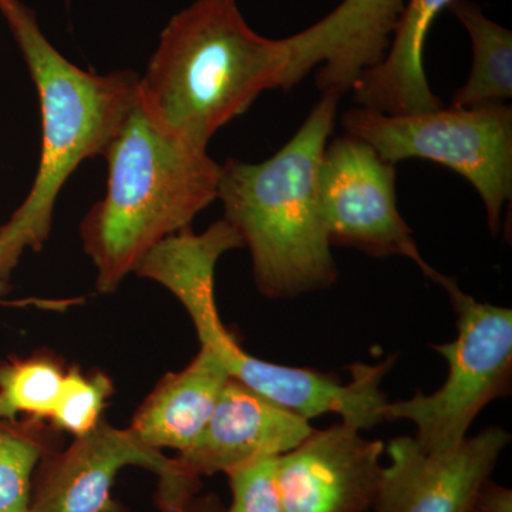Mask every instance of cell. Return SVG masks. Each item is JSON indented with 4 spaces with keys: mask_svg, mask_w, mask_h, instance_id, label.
Masks as SVG:
<instances>
[{
    "mask_svg": "<svg viewBox=\"0 0 512 512\" xmlns=\"http://www.w3.org/2000/svg\"><path fill=\"white\" fill-rule=\"evenodd\" d=\"M10 291V285L9 282L3 281V279H0V303L2 302L3 296L8 295Z\"/></svg>",
    "mask_w": 512,
    "mask_h": 512,
    "instance_id": "23",
    "label": "cell"
},
{
    "mask_svg": "<svg viewBox=\"0 0 512 512\" xmlns=\"http://www.w3.org/2000/svg\"><path fill=\"white\" fill-rule=\"evenodd\" d=\"M167 512H225V505L215 494H198L181 507Z\"/></svg>",
    "mask_w": 512,
    "mask_h": 512,
    "instance_id": "22",
    "label": "cell"
},
{
    "mask_svg": "<svg viewBox=\"0 0 512 512\" xmlns=\"http://www.w3.org/2000/svg\"><path fill=\"white\" fill-rule=\"evenodd\" d=\"M345 134L369 144L383 160L419 158L446 165L476 188L491 234L512 197V109L488 104L473 109L389 116L355 107L343 114Z\"/></svg>",
    "mask_w": 512,
    "mask_h": 512,
    "instance_id": "7",
    "label": "cell"
},
{
    "mask_svg": "<svg viewBox=\"0 0 512 512\" xmlns=\"http://www.w3.org/2000/svg\"><path fill=\"white\" fill-rule=\"evenodd\" d=\"M457 313V338L431 345L446 359L448 375L437 392L389 402L384 421L406 420L427 453H444L467 437L471 424L493 400L508 396L512 380V311L478 302L441 275L437 282Z\"/></svg>",
    "mask_w": 512,
    "mask_h": 512,
    "instance_id": "6",
    "label": "cell"
},
{
    "mask_svg": "<svg viewBox=\"0 0 512 512\" xmlns=\"http://www.w3.org/2000/svg\"><path fill=\"white\" fill-rule=\"evenodd\" d=\"M466 28L473 49V64L467 83L453 97L451 107L473 109L504 104L512 96V33L484 15L471 0L450 5Z\"/></svg>",
    "mask_w": 512,
    "mask_h": 512,
    "instance_id": "16",
    "label": "cell"
},
{
    "mask_svg": "<svg viewBox=\"0 0 512 512\" xmlns=\"http://www.w3.org/2000/svg\"><path fill=\"white\" fill-rule=\"evenodd\" d=\"M510 440L507 430L488 427L444 453H427L414 437H397L387 444L390 463L372 510L467 512Z\"/></svg>",
    "mask_w": 512,
    "mask_h": 512,
    "instance_id": "10",
    "label": "cell"
},
{
    "mask_svg": "<svg viewBox=\"0 0 512 512\" xmlns=\"http://www.w3.org/2000/svg\"><path fill=\"white\" fill-rule=\"evenodd\" d=\"M384 443L340 423L313 430L276 458V484L286 512H365L382 480Z\"/></svg>",
    "mask_w": 512,
    "mask_h": 512,
    "instance_id": "11",
    "label": "cell"
},
{
    "mask_svg": "<svg viewBox=\"0 0 512 512\" xmlns=\"http://www.w3.org/2000/svg\"><path fill=\"white\" fill-rule=\"evenodd\" d=\"M67 369L53 353L0 360V419L49 421Z\"/></svg>",
    "mask_w": 512,
    "mask_h": 512,
    "instance_id": "18",
    "label": "cell"
},
{
    "mask_svg": "<svg viewBox=\"0 0 512 512\" xmlns=\"http://www.w3.org/2000/svg\"><path fill=\"white\" fill-rule=\"evenodd\" d=\"M404 5L406 0H342L325 18L289 36L296 84L318 67L322 92L352 90L386 56Z\"/></svg>",
    "mask_w": 512,
    "mask_h": 512,
    "instance_id": "13",
    "label": "cell"
},
{
    "mask_svg": "<svg viewBox=\"0 0 512 512\" xmlns=\"http://www.w3.org/2000/svg\"><path fill=\"white\" fill-rule=\"evenodd\" d=\"M453 2L406 0L386 56L373 69L363 73L353 86L357 107L389 116L443 109V101L427 82L423 52L431 25Z\"/></svg>",
    "mask_w": 512,
    "mask_h": 512,
    "instance_id": "14",
    "label": "cell"
},
{
    "mask_svg": "<svg viewBox=\"0 0 512 512\" xmlns=\"http://www.w3.org/2000/svg\"><path fill=\"white\" fill-rule=\"evenodd\" d=\"M309 420L229 377L207 426L190 448L175 456L184 476L232 473L279 457L313 433Z\"/></svg>",
    "mask_w": 512,
    "mask_h": 512,
    "instance_id": "12",
    "label": "cell"
},
{
    "mask_svg": "<svg viewBox=\"0 0 512 512\" xmlns=\"http://www.w3.org/2000/svg\"><path fill=\"white\" fill-rule=\"evenodd\" d=\"M113 394V380L106 373H86L77 366L70 367L49 423L60 433L84 436L103 420L104 409Z\"/></svg>",
    "mask_w": 512,
    "mask_h": 512,
    "instance_id": "19",
    "label": "cell"
},
{
    "mask_svg": "<svg viewBox=\"0 0 512 512\" xmlns=\"http://www.w3.org/2000/svg\"><path fill=\"white\" fill-rule=\"evenodd\" d=\"M103 157L106 192L83 218L80 238L97 271V292L111 295L144 255L217 200L221 165L161 130L140 97Z\"/></svg>",
    "mask_w": 512,
    "mask_h": 512,
    "instance_id": "4",
    "label": "cell"
},
{
    "mask_svg": "<svg viewBox=\"0 0 512 512\" xmlns=\"http://www.w3.org/2000/svg\"><path fill=\"white\" fill-rule=\"evenodd\" d=\"M229 377L220 360L200 348L183 370L161 377L128 429L154 450L183 453L207 426Z\"/></svg>",
    "mask_w": 512,
    "mask_h": 512,
    "instance_id": "15",
    "label": "cell"
},
{
    "mask_svg": "<svg viewBox=\"0 0 512 512\" xmlns=\"http://www.w3.org/2000/svg\"><path fill=\"white\" fill-rule=\"evenodd\" d=\"M295 84L289 37L258 35L237 0H197L161 32L138 97L161 130L207 150L261 93Z\"/></svg>",
    "mask_w": 512,
    "mask_h": 512,
    "instance_id": "1",
    "label": "cell"
},
{
    "mask_svg": "<svg viewBox=\"0 0 512 512\" xmlns=\"http://www.w3.org/2000/svg\"><path fill=\"white\" fill-rule=\"evenodd\" d=\"M0 15L35 83L42 117V150L32 187L0 225V279L9 282L26 251L50 237L57 198L84 161L103 157L138 100L133 70L97 74L69 62L40 29L22 0H0Z\"/></svg>",
    "mask_w": 512,
    "mask_h": 512,
    "instance_id": "3",
    "label": "cell"
},
{
    "mask_svg": "<svg viewBox=\"0 0 512 512\" xmlns=\"http://www.w3.org/2000/svg\"><path fill=\"white\" fill-rule=\"evenodd\" d=\"M239 248H244L241 237L222 218L201 234L190 227L164 239L140 259L133 274L173 293L194 323L200 348L217 357L232 379L308 420L338 414L342 423L357 430L383 423L389 400L382 382L394 357L377 365L357 363L350 367L352 379L343 384L316 370L252 356L225 328L215 302V266L222 255Z\"/></svg>",
    "mask_w": 512,
    "mask_h": 512,
    "instance_id": "5",
    "label": "cell"
},
{
    "mask_svg": "<svg viewBox=\"0 0 512 512\" xmlns=\"http://www.w3.org/2000/svg\"><path fill=\"white\" fill-rule=\"evenodd\" d=\"M342 94L328 90L295 136L258 164L229 158L217 198L224 220L249 249L258 291L296 298L338 281L319 195V167L335 128Z\"/></svg>",
    "mask_w": 512,
    "mask_h": 512,
    "instance_id": "2",
    "label": "cell"
},
{
    "mask_svg": "<svg viewBox=\"0 0 512 512\" xmlns=\"http://www.w3.org/2000/svg\"><path fill=\"white\" fill-rule=\"evenodd\" d=\"M319 195L330 245L355 248L375 258L406 256L426 278L439 271L420 254L396 197L394 164L349 134L335 138L319 167Z\"/></svg>",
    "mask_w": 512,
    "mask_h": 512,
    "instance_id": "8",
    "label": "cell"
},
{
    "mask_svg": "<svg viewBox=\"0 0 512 512\" xmlns=\"http://www.w3.org/2000/svg\"><path fill=\"white\" fill-rule=\"evenodd\" d=\"M276 458H264L227 474L231 504L225 512H286L276 484Z\"/></svg>",
    "mask_w": 512,
    "mask_h": 512,
    "instance_id": "20",
    "label": "cell"
},
{
    "mask_svg": "<svg viewBox=\"0 0 512 512\" xmlns=\"http://www.w3.org/2000/svg\"><path fill=\"white\" fill-rule=\"evenodd\" d=\"M147 468L158 476L157 500L177 501L201 488L177 470L175 458L146 446L130 429L106 420L42 458L32 481L28 512H119L111 488L123 468Z\"/></svg>",
    "mask_w": 512,
    "mask_h": 512,
    "instance_id": "9",
    "label": "cell"
},
{
    "mask_svg": "<svg viewBox=\"0 0 512 512\" xmlns=\"http://www.w3.org/2000/svg\"><path fill=\"white\" fill-rule=\"evenodd\" d=\"M467 512H512V490L488 478L474 495Z\"/></svg>",
    "mask_w": 512,
    "mask_h": 512,
    "instance_id": "21",
    "label": "cell"
},
{
    "mask_svg": "<svg viewBox=\"0 0 512 512\" xmlns=\"http://www.w3.org/2000/svg\"><path fill=\"white\" fill-rule=\"evenodd\" d=\"M60 434L46 421L0 419V512L29 511L36 468L62 448Z\"/></svg>",
    "mask_w": 512,
    "mask_h": 512,
    "instance_id": "17",
    "label": "cell"
}]
</instances>
